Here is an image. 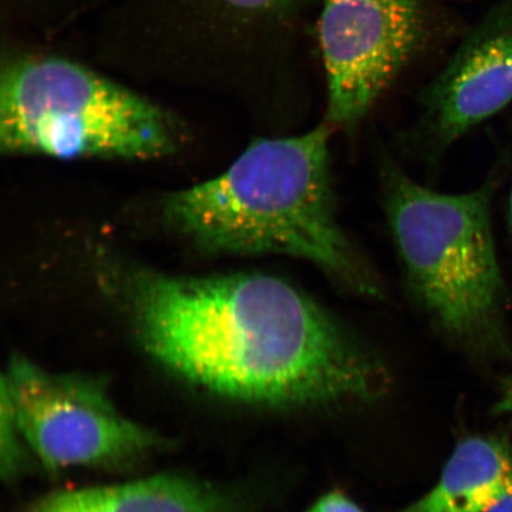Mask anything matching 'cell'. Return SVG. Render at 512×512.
<instances>
[{"instance_id": "obj_12", "label": "cell", "mask_w": 512, "mask_h": 512, "mask_svg": "<svg viewBox=\"0 0 512 512\" xmlns=\"http://www.w3.org/2000/svg\"><path fill=\"white\" fill-rule=\"evenodd\" d=\"M307 512H363L354 502L339 492H331L319 499Z\"/></svg>"}, {"instance_id": "obj_5", "label": "cell", "mask_w": 512, "mask_h": 512, "mask_svg": "<svg viewBox=\"0 0 512 512\" xmlns=\"http://www.w3.org/2000/svg\"><path fill=\"white\" fill-rule=\"evenodd\" d=\"M446 31L435 0H322L316 37L326 79L325 123L357 124Z\"/></svg>"}, {"instance_id": "obj_7", "label": "cell", "mask_w": 512, "mask_h": 512, "mask_svg": "<svg viewBox=\"0 0 512 512\" xmlns=\"http://www.w3.org/2000/svg\"><path fill=\"white\" fill-rule=\"evenodd\" d=\"M512 101V6L501 5L466 32L421 95L433 143L446 147Z\"/></svg>"}, {"instance_id": "obj_11", "label": "cell", "mask_w": 512, "mask_h": 512, "mask_svg": "<svg viewBox=\"0 0 512 512\" xmlns=\"http://www.w3.org/2000/svg\"><path fill=\"white\" fill-rule=\"evenodd\" d=\"M0 459H2V475L12 477L18 470L21 462V450H19L18 437H22L18 430L14 411L8 395L2 389V403H0ZM23 439V438H22Z\"/></svg>"}, {"instance_id": "obj_4", "label": "cell", "mask_w": 512, "mask_h": 512, "mask_svg": "<svg viewBox=\"0 0 512 512\" xmlns=\"http://www.w3.org/2000/svg\"><path fill=\"white\" fill-rule=\"evenodd\" d=\"M168 114L142 96L59 57L4 69L0 146L17 155L150 159L175 149Z\"/></svg>"}, {"instance_id": "obj_10", "label": "cell", "mask_w": 512, "mask_h": 512, "mask_svg": "<svg viewBox=\"0 0 512 512\" xmlns=\"http://www.w3.org/2000/svg\"><path fill=\"white\" fill-rule=\"evenodd\" d=\"M34 512H228L200 485L157 476L120 485L95 486L49 496Z\"/></svg>"}, {"instance_id": "obj_9", "label": "cell", "mask_w": 512, "mask_h": 512, "mask_svg": "<svg viewBox=\"0 0 512 512\" xmlns=\"http://www.w3.org/2000/svg\"><path fill=\"white\" fill-rule=\"evenodd\" d=\"M512 482V453L501 441L465 439L435 488L401 512H486Z\"/></svg>"}, {"instance_id": "obj_8", "label": "cell", "mask_w": 512, "mask_h": 512, "mask_svg": "<svg viewBox=\"0 0 512 512\" xmlns=\"http://www.w3.org/2000/svg\"><path fill=\"white\" fill-rule=\"evenodd\" d=\"M184 16L200 38L219 48L286 54L297 49L307 18L322 0H183ZM215 40V41H216Z\"/></svg>"}, {"instance_id": "obj_3", "label": "cell", "mask_w": 512, "mask_h": 512, "mask_svg": "<svg viewBox=\"0 0 512 512\" xmlns=\"http://www.w3.org/2000/svg\"><path fill=\"white\" fill-rule=\"evenodd\" d=\"M384 203L409 290L453 336H498L507 287L492 232V177L465 194H443L394 166L384 169Z\"/></svg>"}, {"instance_id": "obj_15", "label": "cell", "mask_w": 512, "mask_h": 512, "mask_svg": "<svg viewBox=\"0 0 512 512\" xmlns=\"http://www.w3.org/2000/svg\"><path fill=\"white\" fill-rule=\"evenodd\" d=\"M509 221H510V227L512 230V185H511L510 195H509Z\"/></svg>"}, {"instance_id": "obj_13", "label": "cell", "mask_w": 512, "mask_h": 512, "mask_svg": "<svg viewBox=\"0 0 512 512\" xmlns=\"http://www.w3.org/2000/svg\"><path fill=\"white\" fill-rule=\"evenodd\" d=\"M486 512H512V482L504 494Z\"/></svg>"}, {"instance_id": "obj_6", "label": "cell", "mask_w": 512, "mask_h": 512, "mask_svg": "<svg viewBox=\"0 0 512 512\" xmlns=\"http://www.w3.org/2000/svg\"><path fill=\"white\" fill-rule=\"evenodd\" d=\"M2 389L23 440L49 470L114 462L153 444L152 434L121 415L92 380L16 358Z\"/></svg>"}, {"instance_id": "obj_14", "label": "cell", "mask_w": 512, "mask_h": 512, "mask_svg": "<svg viewBox=\"0 0 512 512\" xmlns=\"http://www.w3.org/2000/svg\"><path fill=\"white\" fill-rule=\"evenodd\" d=\"M497 409L499 412L512 414V380L507 384V387H505Z\"/></svg>"}, {"instance_id": "obj_1", "label": "cell", "mask_w": 512, "mask_h": 512, "mask_svg": "<svg viewBox=\"0 0 512 512\" xmlns=\"http://www.w3.org/2000/svg\"><path fill=\"white\" fill-rule=\"evenodd\" d=\"M147 350L213 392L272 406L369 398L377 371L310 297L273 275L134 273Z\"/></svg>"}, {"instance_id": "obj_2", "label": "cell", "mask_w": 512, "mask_h": 512, "mask_svg": "<svg viewBox=\"0 0 512 512\" xmlns=\"http://www.w3.org/2000/svg\"><path fill=\"white\" fill-rule=\"evenodd\" d=\"M323 124L299 136L259 139L222 175L172 194V226L210 251L279 254L311 262L362 294L380 286L338 222Z\"/></svg>"}]
</instances>
